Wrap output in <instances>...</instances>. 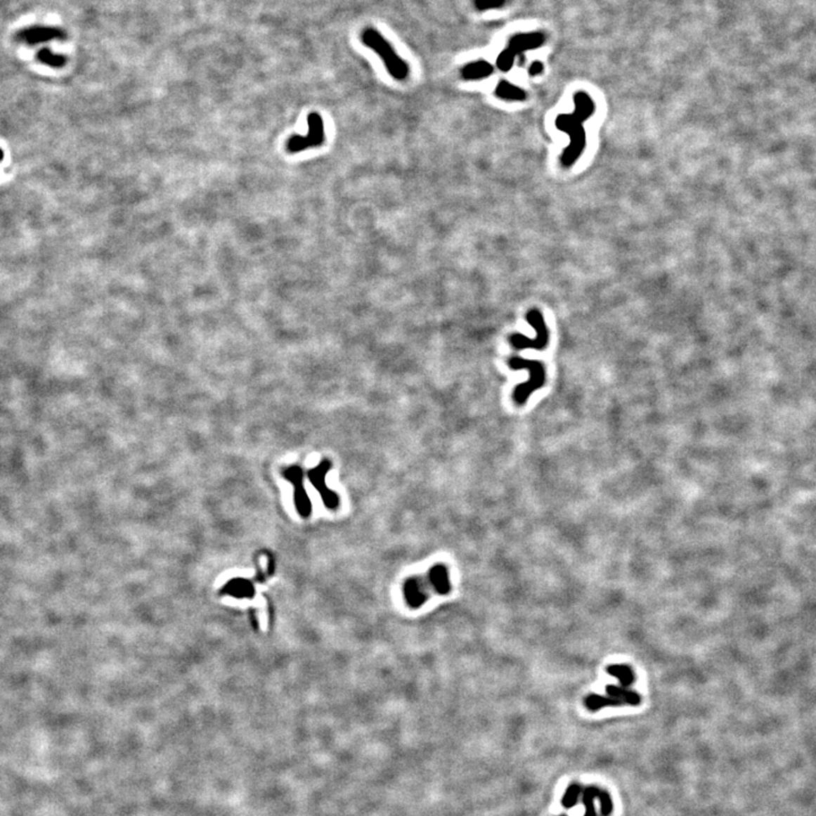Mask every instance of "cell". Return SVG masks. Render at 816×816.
<instances>
[{
    "label": "cell",
    "mask_w": 816,
    "mask_h": 816,
    "mask_svg": "<svg viewBox=\"0 0 816 816\" xmlns=\"http://www.w3.org/2000/svg\"><path fill=\"white\" fill-rule=\"evenodd\" d=\"M575 110L573 114L559 115L556 119L557 129L567 133L571 143L564 150L562 155V167L569 168L582 155L585 149L586 135L584 123L591 117L595 110L593 100L585 92L579 91L574 96Z\"/></svg>",
    "instance_id": "6da1fadb"
},
{
    "label": "cell",
    "mask_w": 816,
    "mask_h": 816,
    "mask_svg": "<svg viewBox=\"0 0 816 816\" xmlns=\"http://www.w3.org/2000/svg\"><path fill=\"white\" fill-rule=\"evenodd\" d=\"M362 41L365 44L366 47L373 50L379 55L384 66H386L388 73L391 75L394 79L397 81H404L410 75V67L405 62L404 59H401L398 56L395 49L391 47V44L387 41L384 38V35L377 32V30L365 29L362 33Z\"/></svg>",
    "instance_id": "7a4b0ae2"
},
{
    "label": "cell",
    "mask_w": 816,
    "mask_h": 816,
    "mask_svg": "<svg viewBox=\"0 0 816 816\" xmlns=\"http://www.w3.org/2000/svg\"><path fill=\"white\" fill-rule=\"evenodd\" d=\"M508 365L512 370H527L530 373L529 381L525 384L516 387L512 394V398L517 405H524L529 401L532 392L536 391L540 387L543 386L545 381V370L543 365L538 361L523 360L521 357H512Z\"/></svg>",
    "instance_id": "3957f363"
},
{
    "label": "cell",
    "mask_w": 816,
    "mask_h": 816,
    "mask_svg": "<svg viewBox=\"0 0 816 816\" xmlns=\"http://www.w3.org/2000/svg\"><path fill=\"white\" fill-rule=\"evenodd\" d=\"M309 131L306 135H293L287 141V151L297 153L310 149L321 147L325 143V124L318 112H311L307 116Z\"/></svg>",
    "instance_id": "277c9868"
},
{
    "label": "cell",
    "mask_w": 816,
    "mask_h": 816,
    "mask_svg": "<svg viewBox=\"0 0 816 816\" xmlns=\"http://www.w3.org/2000/svg\"><path fill=\"white\" fill-rule=\"evenodd\" d=\"M332 468V462L328 458H323L320 462L319 465L316 467L311 468L307 472V479L310 481L311 484L313 486L316 491L319 492L320 497H321L322 503L328 510H336L339 507V496L337 495L336 492L332 491L328 486H327V475Z\"/></svg>",
    "instance_id": "5b68a950"
},
{
    "label": "cell",
    "mask_w": 816,
    "mask_h": 816,
    "mask_svg": "<svg viewBox=\"0 0 816 816\" xmlns=\"http://www.w3.org/2000/svg\"><path fill=\"white\" fill-rule=\"evenodd\" d=\"M526 320L531 325H532L534 330L536 331V339H531L527 337L523 336L521 334H514L510 337V345L512 349H545L548 342V330L545 322H544L543 316L538 312V310H531L526 314Z\"/></svg>",
    "instance_id": "8992f818"
},
{
    "label": "cell",
    "mask_w": 816,
    "mask_h": 816,
    "mask_svg": "<svg viewBox=\"0 0 816 816\" xmlns=\"http://www.w3.org/2000/svg\"><path fill=\"white\" fill-rule=\"evenodd\" d=\"M281 475L285 480L294 486V503L296 510L303 518H309L312 514V503L307 495L304 486V471L299 465H290L281 469Z\"/></svg>",
    "instance_id": "52a82bcc"
},
{
    "label": "cell",
    "mask_w": 816,
    "mask_h": 816,
    "mask_svg": "<svg viewBox=\"0 0 816 816\" xmlns=\"http://www.w3.org/2000/svg\"><path fill=\"white\" fill-rule=\"evenodd\" d=\"M581 796H582L583 804L585 806L584 816H597V810L594 806L595 799L600 801L601 816L611 815L612 810H614V803H612L611 796L606 790L597 787V786H588V787H583Z\"/></svg>",
    "instance_id": "ba28073f"
},
{
    "label": "cell",
    "mask_w": 816,
    "mask_h": 816,
    "mask_svg": "<svg viewBox=\"0 0 816 816\" xmlns=\"http://www.w3.org/2000/svg\"><path fill=\"white\" fill-rule=\"evenodd\" d=\"M65 38L66 32L64 30L53 27H32L22 30L18 33V41L30 46L49 42L51 40H64Z\"/></svg>",
    "instance_id": "9c48e42d"
},
{
    "label": "cell",
    "mask_w": 816,
    "mask_h": 816,
    "mask_svg": "<svg viewBox=\"0 0 816 816\" xmlns=\"http://www.w3.org/2000/svg\"><path fill=\"white\" fill-rule=\"evenodd\" d=\"M543 42L544 35L542 33H521V34L514 35L510 39V44L507 48L516 56V55H521L529 50L538 49V48L541 47Z\"/></svg>",
    "instance_id": "30bf717a"
},
{
    "label": "cell",
    "mask_w": 816,
    "mask_h": 816,
    "mask_svg": "<svg viewBox=\"0 0 816 816\" xmlns=\"http://www.w3.org/2000/svg\"><path fill=\"white\" fill-rule=\"evenodd\" d=\"M404 593L407 603L413 608H419L427 601V594L425 592V585H423L421 578H417V577L407 579L406 583H405Z\"/></svg>",
    "instance_id": "8fae6325"
},
{
    "label": "cell",
    "mask_w": 816,
    "mask_h": 816,
    "mask_svg": "<svg viewBox=\"0 0 816 816\" xmlns=\"http://www.w3.org/2000/svg\"><path fill=\"white\" fill-rule=\"evenodd\" d=\"M493 73V66L486 60H477L468 63L460 70V75L465 81H479L486 79Z\"/></svg>",
    "instance_id": "7c38bea8"
},
{
    "label": "cell",
    "mask_w": 816,
    "mask_h": 816,
    "mask_svg": "<svg viewBox=\"0 0 816 816\" xmlns=\"http://www.w3.org/2000/svg\"><path fill=\"white\" fill-rule=\"evenodd\" d=\"M495 94L499 99L506 101H524L527 97L526 92L523 89L505 79L498 83Z\"/></svg>",
    "instance_id": "4fadbf2b"
},
{
    "label": "cell",
    "mask_w": 816,
    "mask_h": 816,
    "mask_svg": "<svg viewBox=\"0 0 816 816\" xmlns=\"http://www.w3.org/2000/svg\"><path fill=\"white\" fill-rule=\"evenodd\" d=\"M429 579L436 593L447 594L451 590V582L447 568L443 565H436L431 568Z\"/></svg>",
    "instance_id": "5bb4252c"
},
{
    "label": "cell",
    "mask_w": 816,
    "mask_h": 816,
    "mask_svg": "<svg viewBox=\"0 0 816 816\" xmlns=\"http://www.w3.org/2000/svg\"><path fill=\"white\" fill-rule=\"evenodd\" d=\"M606 692L609 697L621 699L623 704L634 705V706H636V705L641 703V697L636 692L630 691L627 687H621V686H616V685H608L606 687Z\"/></svg>",
    "instance_id": "9a60e30c"
},
{
    "label": "cell",
    "mask_w": 816,
    "mask_h": 816,
    "mask_svg": "<svg viewBox=\"0 0 816 816\" xmlns=\"http://www.w3.org/2000/svg\"><path fill=\"white\" fill-rule=\"evenodd\" d=\"M586 708L588 711L597 712L599 710H602L606 706H619L623 705L621 699H614L611 697H602V695H597V694H591L586 697L585 701Z\"/></svg>",
    "instance_id": "2e32d148"
},
{
    "label": "cell",
    "mask_w": 816,
    "mask_h": 816,
    "mask_svg": "<svg viewBox=\"0 0 816 816\" xmlns=\"http://www.w3.org/2000/svg\"><path fill=\"white\" fill-rule=\"evenodd\" d=\"M607 673L617 678L623 687H628L635 682V675L632 668L626 664H611L607 668Z\"/></svg>",
    "instance_id": "e0dca14e"
},
{
    "label": "cell",
    "mask_w": 816,
    "mask_h": 816,
    "mask_svg": "<svg viewBox=\"0 0 816 816\" xmlns=\"http://www.w3.org/2000/svg\"><path fill=\"white\" fill-rule=\"evenodd\" d=\"M39 62L51 67H63L66 64V57L60 53H53L49 49H42L38 53Z\"/></svg>",
    "instance_id": "ac0fdd59"
},
{
    "label": "cell",
    "mask_w": 816,
    "mask_h": 816,
    "mask_svg": "<svg viewBox=\"0 0 816 816\" xmlns=\"http://www.w3.org/2000/svg\"><path fill=\"white\" fill-rule=\"evenodd\" d=\"M583 786L578 784H573L567 788L565 795L562 796V804L566 810H571L575 808L577 803H578L579 797L582 794Z\"/></svg>",
    "instance_id": "d6986e66"
},
{
    "label": "cell",
    "mask_w": 816,
    "mask_h": 816,
    "mask_svg": "<svg viewBox=\"0 0 816 816\" xmlns=\"http://www.w3.org/2000/svg\"><path fill=\"white\" fill-rule=\"evenodd\" d=\"M515 55L510 51L508 48L501 51L500 55L497 58V67L503 72H508L512 70L515 63Z\"/></svg>",
    "instance_id": "ffe728a7"
},
{
    "label": "cell",
    "mask_w": 816,
    "mask_h": 816,
    "mask_svg": "<svg viewBox=\"0 0 816 816\" xmlns=\"http://www.w3.org/2000/svg\"><path fill=\"white\" fill-rule=\"evenodd\" d=\"M507 0H474V5L479 11H488V9L501 8L505 6Z\"/></svg>",
    "instance_id": "44dd1931"
},
{
    "label": "cell",
    "mask_w": 816,
    "mask_h": 816,
    "mask_svg": "<svg viewBox=\"0 0 816 816\" xmlns=\"http://www.w3.org/2000/svg\"><path fill=\"white\" fill-rule=\"evenodd\" d=\"M543 68L544 66L541 62H534L529 68V73H530L531 77H536L543 72Z\"/></svg>",
    "instance_id": "7402d4cb"
}]
</instances>
